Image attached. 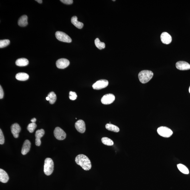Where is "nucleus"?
I'll return each instance as SVG.
<instances>
[{"label": "nucleus", "instance_id": "obj_1", "mask_svg": "<svg viewBox=\"0 0 190 190\" xmlns=\"http://www.w3.org/2000/svg\"><path fill=\"white\" fill-rule=\"evenodd\" d=\"M75 161L85 171H89L92 167L91 163L89 158L83 154H79L76 157Z\"/></svg>", "mask_w": 190, "mask_h": 190}, {"label": "nucleus", "instance_id": "obj_2", "mask_svg": "<svg viewBox=\"0 0 190 190\" xmlns=\"http://www.w3.org/2000/svg\"><path fill=\"white\" fill-rule=\"evenodd\" d=\"M153 74L152 71L149 70H143L138 74V78L142 84H146L152 78Z\"/></svg>", "mask_w": 190, "mask_h": 190}, {"label": "nucleus", "instance_id": "obj_3", "mask_svg": "<svg viewBox=\"0 0 190 190\" xmlns=\"http://www.w3.org/2000/svg\"><path fill=\"white\" fill-rule=\"evenodd\" d=\"M54 164L53 160L50 158H46L44 161V172L46 175H50L54 171Z\"/></svg>", "mask_w": 190, "mask_h": 190}, {"label": "nucleus", "instance_id": "obj_4", "mask_svg": "<svg viewBox=\"0 0 190 190\" xmlns=\"http://www.w3.org/2000/svg\"><path fill=\"white\" fill-rule=\"evenodd\" d=\"M158 134L164 137H170L173 134L172 130L169 128L165 126H161L157 130Z\"/></svg>", "mask_w": 190, "mask_h": 190}, {"label": "nucleus", "instance_id": "obj_5", "mask_svg": "<svg viewBox=\"0 0 190 190\" xmlns=\"http://www.w3.org/2000/svg\"><path fill=\"white\" fill-rule=\"evenodd\" d=\"M55 36L57 39L63 42L71 43L72 42V40L71 38L66 33L63 32L59 31L56 32Z\"/></svg>", "mask_w": 190, "mask_h": 190}, {"label": "nucleus", "instance_id": "obj_6", "mask_svg": "<svg viewBox=\"0 0 190 190\" xmlns=\"http://www.w3.org/2000/svg\"><path fill=\"white\" fill-rule=\"evenodd\" d=\"M109 85V82L107 80H100L93 84L92 87L93 89L99 90L107 87Z\"/></svg>", "mask_w": 190, "mask_h": 190}, {"label": "nucleus", "instance_id": "obj_7", "mask_svg": "<svg viewBox=\"0 0 190 190\" xmlns=\"http://www.w3.org/2000/svg\"><path fill=\"white\" fill-rule=\"evenodd\" d=\"M54 135L57 139L59 140H63L65 139L66 133L60 127H56L54 130Z\"/></svg>", "mask_w": 190, "mask_h": 190}, {"label": "nucleus", "instance_id": "obj_8", "mask_svg": "<svg viewBox=\"0 0 190 190\" xmlns=\"http://www.w3.org/2000/svg\"><path fill=\"white\" fill-rule=\"evenodd\" d=\"M115 99V97L114 95L112 94H108L105 95L101 98V102L102 104L105 105L111 104Z\"/></svg>", "mask_w": 190, "mask_h": 190}, {"label": "nucleus", "instance_id": "obj_9", "mask_svg": "<svg viewBox=\"0 0 190 190\" xmlns=\"http://www.w3.org/2000/svg\"><path fill=\"white\" fill-rule=\"evenodd\" d=\"M70 64V62L68 60L64 58L59 59L57 61L56 66L59 69H64L67 67Z\"/></svg>", "mask_w": 190, "mask_h": 190}, {"label": "nucleus", "instance_id": "obj_10", "mask_svg": "<svg viewBox=\"0 0 190 190\" xmlns=\"http://www.w3.org/2000/svg\"><path fill=\"white\" fill-rule=\"evenodd\" d=\"M75 128L80 133H84L86 131V125L84 121L79 120L75 124Z\"/></svg>", "mask_w": 190, "mask_h": 190}, {"label": "nucleus", "instance_id": "obj_11", "mask_svg": "<svg viewBox=\"0 0 190 190\" xmlns=\"http://www.w3.org/2000/svg\"><path fill=\"white\" fill-rule=\"evenodd\" d=\"M176 66L178 69L181 71L190 69V64L185 61H180L176 63Z\"/></svg>", "mask_w": 190, "mask_h": 190}, {"label": "nucleus", "instance_id": "obj_12", "mask_svg": "<svg viewBox=\"0 0 190 190\" xmlns=\"http://www.w3.org/2000/svg\"><path fill=\"white\" fill-rule=\"evenodd\" d=\"M12 134L14 137L17 138L19 137V134L21 131V127L17 123H15L12 125L11 127Z\"/></svg>", "mask_w": 190, "mask_h": 190}, {"label": "nucleus", "instance_id": "obj_13", "mask_svg": "<svg viewBox=\"0 0 190 190\" xmlns=\"http://www.w3.org/2000/svg\"><path fill=\"white\" fill-rule=\"evenodd\" d=\"M161 39L163 43L168 44L172 41V37L169 34L166 32H163L161 35Z\"/></svg>", "mask_w": 190, "mask_h": 190}, {"label": "nucleus", "instance_id": "obj_14", "mask_svg": "<svg viewBox=\"0 0 190 190\" xmlns=\"http://www.w3.org/2000/svg\"><path fill=\"white\" fill-rule=\"evenodd\" d=\"M31 147V143L28 140H26L23 143L21 149V153L23 155H25L27 154L30 151Z\"/></svg>", "mask_w": 190, "mask_h": 190}, {"label": "nucleus", "instance_id": "obj_15", "mask_svg": "<svg viewBox=\"0 0 190 190\" xmlns=\"http://www.w3.org/2000/svg\"><path fill=\"white\" fill-rule=\"evenodd\" d=\"M9 177L4 170L0 169V181L3 183H7L9 180Z\"/></svg>", "mask_w": 190, "mask_h": 190}, {"label": "nucleus", "instance_id": "obj_16", "mask_svg": "<svg viewBox=\"0 0 190 190\" xmlns=\"http://www.w3.org/2000/svg\"><path fill=\"white\" fill-rule=\"evenodd\" d=\"M28 17L26 15L21 16L18 19V24L19 26L21 27H24L28 24Z\"/></svg>", "mask_w": 190, "mask_h": 190}, {"label": "nucleus", "instance_id": "obj_17", "mask_svg": "<svg viewBox=\"0 0 190 190\" xmlns=\"http://www.w3.org/2000/svg\"><path fill=\"white\" fill-rule=\"evenodd\" d=\"M71 23L78 29H81L84 26V24L83 23L80 22L78 20V18L76 16H73L71 18Z\"/></svg>", "mask_w": 190, "mask_h": 190}, {"label": "nucleus", "instance_id": "obj_18", "mask_svg": "<svg viewBox=\"0 0 190 190\" xmlns=\"http://www.w3.org/2000/svg\"><path fill=\"white\" fill-rule=\"evenodd\" d=\"M16 78L19 81H24L29 79V76L25 73H19L17 74Z\"/></svg>", "mask_w": 190, "mask_h": 190}, {"label": "nucleus", "instance_id": "obj_19", "mask_svg": "<svg viewBox=\"0 0 190 190\" xmlns=\"http://www.w3.org/2000/svg\"><path fill=\"white\" fill-rule=\"evenodd\" d=\"M15 63L16 65L18 66H26L29 64V61L26 58H20L17 60Z\"/></svg>", "mask_w": 190, "mask_h": 190}, {"label": "nucleus", "instance_id": "obj_20", "mask_svg": "<svg viewBox=\"0 0 190 190\" xmlns=\"http://www.w3.org/2000/svg\"><path fill=\"white\" fill-rule=\"evenodd\" d=\"M105 128L108 130L114 132H118L120 130L118 126L111 124H106Z\"/></svg>", "mask_w": 190, "mask_h": 190}, {"label": "nucleus", "instance_id": "obj_21", "mask_svg": "<svg viewBox=\"0 0 190 190\" xmlns=\"http://www.w3.org/2000/svg\"><path fill=\"white\" fill-rule=\"evenodd\" d=\"M94 43L95 45L96 46V47L100 50L104 49L105 47V43L101 42L98 38H96L95 40Z\"/></svg>", "mask_w": 190, "mask_h": 190}, {"label": "nucleus", "instance_id": "obj_22", "mask_svg": "<svg viewBox=\"0 0 190 190\" xmlns=\"http://www.w3.org/2000/svg\"><path fill=\"white\" fill-rule=\"evenodd\" d=\"M178 169L181 173L185 174H189V171L187 167L184 165L181 164H178L177 165Z\"/></svg>", "mask_w": 190, "mask_h": 190}, {"label": "nucleus", "instance_id": "obj_23", "mask_svg": "<svg viewBox=\"0 0 190 190\" xmlns=\"http://www.w3.org/2000/svg\"><path fill=\"white\" fill-rule=\"evenodd\" d=\"M101 141L103 144L107 146H112L114 144V142L112 140L106 137L102 138L101 139Z\"/></svg>", "mask_w": 190, "mask_h": 190}, {"label": "nucleus", "instance_id": "obj_24", "mask_svg": "<svg viewBox=\"0 0 190 190\" xmlns=\"http://www.w3.org/2000/svg\"><path fill=\"white\" fill-rule=\"evenodd\" d=\"M48 97L49 98V102L51 104H54L56 100V96L55 94L53 92H51L48 94Z\"/></svg>", "mask_w": 190, "mask_h": 190}, {"label": "nucleus", "instance_id": "obj_25", "mask_svg": "<svg viewBox=\"0 0 190 190\" xmlns=\"http://www.w3.org/2000/svg\"><path fill=\"white\" fill-rule=\"evenodd\" d=\"M44 130L43 129L37 130L35 134L36 138L41 139V138L44 136Z\"/></svg>", "mask_w": 190, "mask_h": 190}, {"label": "nucleus", "instance_id": "obj_26", "mask_svg": "<svg viewBox=\"0 0 190 190\" xmlns=\"http://www.w3.org/2000/svg\"><path fill=\"white\" fill-rule=\"evenodd\" d=\"M37 127V125L35 123H30L27 126V129L28 130L29 132L30 133H33L34 132L35 130V129Z\"/></svg>", "mask_w": 190, "mask_h": 190}, {"label": "nucleus", "instance_id": "obj_27", "mask_svg": "<svg viewBox=\"0 0 190 190\" xmlns=\"http://www.w3.org/2000/svg\"><path fill=\"white\" fill-rule=\"evenodd\" d=\"M10 41L9 40H1L0 41V48H3L9 45Z\"/></svg>", "mask_w": 190, "mask_h": 190}, {"label": "nucleus", "instance_id": "obj_28", "mask_svg": "<svg viewBox=\"0 0 190 190\" xmlns=\"http://www.w3.org/2000/svg\"><path fill=\"white\" fill-rule=\"evenodd\" d=\"M69 99L72 101H74L77 98V95L75 92L70 91L69 92Z\"/></svg>", "mask_w": 190, "mask_h": 190}, {"label": "nucleus", "instance_id": "obj_29", "mask_svg": "<svg viewBox=\"0 0 190 190\" xmlns=\"http://www.w3.org/2000/svg\"><path fill=\"white\" fill-rule=\"evenodd\" d=\"M4 137L1 129L0 130V144L2 145L4 143Z\"/></svg>", "mask_w": 190, "mask_h": 190}, {"label": "nucleus", "instance_id": "obj_30", "mask_svg": "<svg viewBox=\"0 0 190 190\" xmlns=\"http://www.w3.org/2000/svg\"><path fill=\"white\" fill-rule=\"evenodd\" d=\"M60 1L64 4L68 5L72 4L73 1V0H61Z\"/></svg>", "mask_w": 190, "mask_h": 190}, {"label": "nucleus", "instance_id": "obj_31", "mask_svg": "<svg viewBox=\"0 0 190 190\" xmlns=\"http://www.w3.org/2000/svg\"><path fill=\"white\" fill-rule=\"evenodd\" d=\"M4 92H3L2 87L0 86V99H1L4 96Z\"/></svg>", "mask_w": 190, "mask_h": 190}, {"label": "nucleus", "instance_id": "obj_32", "mask_svg": "<svg viewBox=\"0 0 190 190\" xmlns=\"http://www.w3.org/2000/svg\"><path fill=\"white\" fill-rule=\"evenodd\" d=\"M41 141L40 139L36 138L35 144L36 146H40L41 144Z\"/></svg>", "mask_w": 190, "mask_h": 190}, {"label": "nucleus", "instance_id": "obj_33", "mask_svg": "<svg viewBox=\"0 0 190 190\" xmlns=\"http://www.w3.org/2000/svg\"><path fill=\"white\" fill-rule=\"evenodd\" d=\"M36 119L35 118H33V119H32L31 120V121L32 123H35L36 122Z\"/></svg>", "mask_w": 190, "mask_h": 190}, {"label": "nucleus", "instance_id": "obj_34", "mask_svg": "<svg viewBox=\"0 0 190 190\" xmlns=\"http://www.w3.org/2000/svg\"><path fill=\"white\" fill-rule=\"evenodd\" d=\"M36 1H37V2L40 3V4L42 3V0H36Z\"/></svg>", "mask_w": 190, "mask_h": 190}, {"label": "nucleus", "instance_id": "obj_35", "mask_svg": "<svg viewBox=\"0 0 190 190\" xmlns=\"http://www.w3.org/2000/svg\"><path fill=\"white\" fill-rule=\"evenodd\" d=\"M46 101H49L50 100L49 98V97H48V96H47V97H46Z\"/></svg>", "mask_w": 190, "mask_h": 190}, {"label": "nucleus", "instance_id": "obj_36", "mask_svg": "<svg viewBox=\"0 0 190 190\" xmlns=\"http://www.w3.org/2000/svg\"><path fill=\"white\" fill-rule=\"evenodd\" d=\"M189 92L190 93V87L189 88Z\"/></svg>", "mask_w": 190, "mask_h": 190}, {"label": "nucleus", "instance_id": "obj_37", "mask_svg": "<svg viewBox=\"0 0 190 190\" xmlns=\"http://www.w3.org/2000/svg\"><path fill=\"white\" fill-rule=\"evenodd\" d=\"M115 1V0H114V1Z\"/></svg>", "mask_w": 190, "mask_h": 190}]
</instances>
